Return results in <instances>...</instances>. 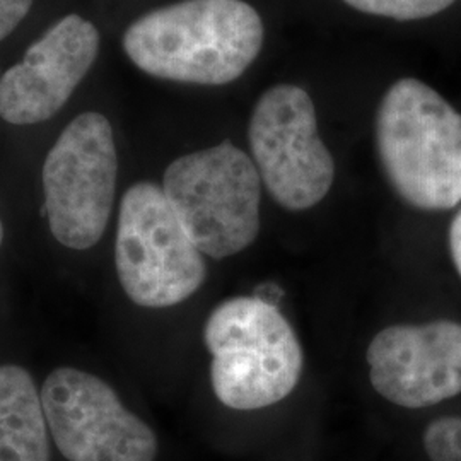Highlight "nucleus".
Wrapping results in <instances>:
<instances>
[{
    "label": "nucleus",
    "instance_id": "1",
    "mask_svg": "<svg viewBox=\"0 0 461 461\" xmlns=\"http://www.w3.org/2000/svg\"><path fill=\"white\" fill-rule=\"evenodd\" d=\"M264 36L262 17L245 0H182L139 17L123 50L152 77L224 86L255 62Z\"/></svg>",
    "mask_w": 461,
    "mask_h": 461
},
{
    "label": "nucleus",
    "instance_id": "2",
    "mask_svg": "<svg viewBox=\"0 0 461 461\" xmlns=\"http://www.w3.org/2000/svg\"><path fill=\"white\" fill-rule=\"evenodd\" d=\"M376 148L386 180L413 209L461 203V115L428 84H392L379 103Z\"/></svg>",
    "mask_w": 461,
    "mask_h": 461
},
{
    "label": "nucleus",
    "instance_id": "3",
    "mask_svg": "<svg viewBox=\"0 0 461 461\" xmlns=\"http://www.w3.org/2000/svg\"><path fill=\"white\" fill-rule=\"evenodd\" d=\"M212 354L211 381L217 400L253 412L291 395L303 375V348L279 308L255 296L222 301L203 325Z\"/></svg>",
    "mask_w": 461,
    "mask_h": 461
},
{
    "label": "nucleus",
    "instance_id": "4",
    "mask_svg": "<svg viewBox=\"0 0 461 461\" xmlns=\"http://www.w3.org/2000/svg\"><path fill=\"white\" fill-rule=\"evenodd\" d=\"M163 190L195 247L211 258L234 257L260 234L258 169L228 140L175 159Z\"/></svg>",
    "mask_w": 461,
    "mask_h": 461
},
{
    "label": "nucleus",
    "instance_id": "5",
    "mask_svg": "<svg viewBox=\"0 0 461 461\" xmlns=\"http://www.w3.org/2000/svg\"><path fill=\"white\" fill-rule=\"evenodd\" d=\"M116 274L129 299L142 308H171L194 296L207 277L195 247L163 186L132 185L122 198L115 243Z\"/></svg>",
    "mask_w": 461,
    "mask_h": 461
},
{
    "label": "nucleus",
    "instance_id": "6",
    "mask_svg": "<svg viewBox=\"0 0 461 461\" xmlns=\"http://www.w3.org/2000/svg\"><path fill=\"white\" fill-rule=\"evenodd\" d=\"M118 156L106 116H76L50 149L43 165L45 214L55 240L89 249L103 238L115 202Z\"/></svg>",
    "mask_w": 461,
    "mask_h": 461
},
{
    "label": "nucleus",
    "instance_id": "7",
    "mask_svg": "<svg viewBox=\"0 0 461 461\" xmlns=\"http://www.w3.org/2000/svg\"><path fill=\"white\" fill-rule=\"evenodd\" d=\"M248 140L260 180L282 209L308 211L329 195L335 163L304 89L294 84L267 89L249 118Z\"/></svg>",
    "mask_w": 461,
    "mask_h": 461
},
{
    "label": "nucleus",
    "instance_id": "8",
    "mask_svg": "<svg viewBox=\"0 0 461 461\" xmlns=\"http://www.w3.org/2000/svg\"><path fill=\"white\" fill-rule=\"evenodd\" d=\"M41 403L55 446L68 461H156L154 430L131 412L103 379L57 367L41 386Z\"/></svg>",
    "mask_w": 461,
    "mask_h": 461
},
{
    "label": "nucleus",
    "instance_id": "9",
    "mask_svg": "<svg viewBox=\"0 0 461 461\" xmlns=\"http://www.w3.org/2000/svg\"><path fill=\"white\" fill-rule=\"evenodd\" d=\"M375 392L402 409H428L461 393V323L392 325L367 347Z\"/></svg>",
    "mask_w": 461,
    "mask_h": 461
},
{
    "label": "nucleus",
    "instance_id": "10",
    "mask_svg": "<svg viewBox=\"0 0 461 461\" xmlns=\"http://www.w3.org/2000/svg\"><path fill=\"white\" fill-rule=\"evenodd\" d=\"M96 26L68 14L26 50L0 79V116L13 125H34L57 115L98 57Z\"/></svg>",
    "mask_w": 461,
    "mask_h": 461
},
{
    "label": "nucleus",
    "instance_id": "11",
    "mask_svg": "<svg viewBox=\"0 0 461 461\" xmlns=\"http://www.w3.org/2000/svg\"><path fill=\"white\" fill-rule=\"evenodd\" d=\"M0 461H50L49 424L32 375L0 366Z\"/></svg>",
    "mask_w": 461,
    "mask_h": 461
},
{
    "label": "nucleus",
    "instance_id": "12",
    "mask_svg": "<svg viewBox=\"0 0 461 461\" xmlns=\"http://www.w3.org/2000/svg\"><path fill=\"white\" fill-rule=\"evenodd\" d=\"M347 5L373 16L392 17L396 21H417L436 16L456 0H344Z\"/></svg>",
    "mask_w": 461,
    "mask_h": 461
},
{
    "label": "nucleus",
    "instance_id": "13",
    "mask_svg": "<svg viewBox=\"0 0 461 461\" xmlns=\"http://www.w3.org/2000/svg\"><path fill=\"white\" fill-rule=\"evenodd\" d=\"M429 461H461V417H439L424 430Z\"/></svg>",
    "mask_w": 461,
    "mask_h": 461
},
{
    "label": "nucleus",
    "instance_id": "14",
    "mask_svg": "<svg viewBox=\"0 0 461 461\" xmlns=\"http://www.w3.org/2000/svg\"><path fill=\"white\" fill-rule=\"evenodd\" d=\"M32 5L33 0H0V41L16 30Z\"/></svg>",
    "mask_w": 461,
    "mask_h": 461
},
{
    "label": "nucleus",
    "instance_id": "15",
    "mask_svg": "<svg viewBox=\"0 0 461 461\" xmlns=\"http://www.w3.org/2000/svg\"><path fill=\"white\" fill-rule=\"evenodd\" d=\"M449 251L453 264L456 267L461 277V209L455 214L449 224Z\"/></svg>",
    "mask_w": 461,
    "mask_h": 461
},
{
    "label": "nucleus",
    "instance_id": "16",
    "mask_svg": "<svg viewBox=\"0 0 461 461\" xmlns=\"http://www.w3.org/2000/svg\"><path fill=\"white\" fill-rule=\"evenodd\" d=\"M2 241H4V226H2V221H0V247H2Z\"/></svg>",
    "mask_w": 461,
    "mask_h": 461
}]
</instances>
